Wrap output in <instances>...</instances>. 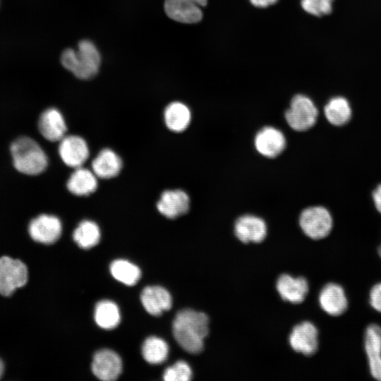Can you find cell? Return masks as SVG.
I'll return each instance as SVG.
<instances>
[{"label": "cell", "instance_id": "obj_1", "mask_svg": "<svg viewBox=\"0 0 381 381\" xmlns=\"http://www.w3.org/2000/svg\"><path fill=\"white\" fill-rule=\"evenodd\" d=\"M172 328L174 337L183 349L190 353H199L209 333V318L202 312L183 309L176 313Z\"/></svg>", "mask_w": 381, "mask_h": 381}, {"label": "cell", "instance_id": "obj_2", "mask_svg": "<svg viewBox=\"0 0 381 381\" xmlns=\"http://www.w3.org/2000/svg\"><path fill=\"white\" fill-rule=\"evenodd\" d=\"M63 66L75 77L87 80L95 77L100 65V55L95 44L87 40L78 43V49H65L61 56Z\"/></svg>", "mask_w": 381, "mask_h": 381}, {"label": "cell", "instance_id": "obj_3", "mask_svg": "<svg viewBox=\"0 0 381 381\" xmlns=\"http://www.w3.org/2000/svg\"><path fill=\"white\" fill-rule=\"evenodd\" d=\"M15 168L28 175H37L47 167V157L33 139L23 136L15 140L10 147Z\"/></svg>", "mask_w": 381, "mask_h": 381}, {"label": "cell", "instance_id": "obj_4", "mask_svg": "<svg viewBox=\"0 0 381 381\" xmlns=\"http://www.w3.org/2000/svg\"><path fill=\"white\" fill-rule=\"evenodd\" d=\"M318 111L313 102L301 94L294 95L284 113L289 126L295 131L303 132L311 128L317 121Z\"/></svg>", "mask_w": 381, "mask_h": 381}, {"label": "cell", "instance_id": "obj_5", "mask_svg": "<svg viewBox=\"0 0 381 381\" xmlns=\"http://www.w3.org/2000/svg\"><path fill=\"white\" fill-rule=\"evenodd\" d=\"M298 223L303 232L315 240L326 237L332 227L331 214L322 206H311L304 209L299 215Z\"/></svg>", "mask_w": 381, "mask_h": 381}, {"label": "cell", "instance_id": "obj_6", "mask_svg": "<svg viewBox=\"0 0 381 381\" xmlns=\"http://www.w3.org/2000/svg\"><path fill=\"white\" fill-rule=\"evenodd\" d=\"M28 279L26 265L20 260L8 256L0 258V294L11 296L25 285Z\"/></svg>", "mask_w": 381, "mask_h": 381}, {"label": "cell", "instance_id": "obj_7", "mask_svg": "<svg viewBox=\"0 0 381 381\" xmlns=\"http://www.w3.org/2000/svg\"><path fill=\"white\" fill-rule=\"evenodd\" d=\"M253 145L261 156L267 159H274L282 155L286 149V138L279 128L266 126L255 133Z\"/></svg>", "mask_w": 381, "mask_h": 381}, {"label": "cell", "instance_id": "obj_8", "mask_svg": "<svg viewBox=\"0 0 381 381\" xmlns=\"http://www.w3.org/2000/svg\"><path fill=\"white\" fill-rule=\"evenodd\" d=\"M207 0H165L164 11L171 19L182 23H196L201 20Z\"/></svg>", "mask_w": 381, "mask_h": 381}, {"label": "cell", "instance_id": "obj_9", "mask_svg": "<svg viewBox=\"0 0 381 381\" xmlns=\"http://www.w3.org/2000/svg\"><path fill=\"white\" fill-rule=\"evenodd\" d=\"M234 234L243 243H258L262 242L267 236V226L262 218L246 214L236 219Z\"/></svg>", "mask_w": 381, "mask_h": 381}, {"label": "cell", "instance_id": "obj_10", "mask_svg": "<svg viewBox=\"0 0 381 381\" xmlns=\"http://www.w3.org/2000/svg\"><path fill=\"white\" fill-rule=\"evenodd\" d=\"M28 231L34 241L44 244H52L61 236L62 225L58 217L50 214H41L30 222Z\"/></svg>", "mask_w": 381, "mask_h": 381}, {"label": "cell", "instance_id": "obj_11", "mask_svg": "<svg viewBox=\"0 0 381 381\" xmlns=\"http://www.w3.org/2000/svg\"><path fill=\"white\" fill-rule=\"evenodd\" d=\"M289 342L295 351L311 356L318 348V331L313 323L303 322L292 329Z\"/></svg>", "mask_w": 381, "mask_h": 381}, {"label": "cell", "instance_id": "obj_12", "mask_svg": "<svg viewBox=\"0 0 381 381\" xmlns=\"http://www.w3.org/2000/svg\"><path fill=\"white\" fill-rule=\"evenodd\" d=\"M91 368L98 379L112 381L120 375L122 361L120 356L114 351L102 349L94 355Z\"/></svg>", "mask_w": 381, "mask_h": 381}, {"label": "cell", "instance_id": "obj_13", "mask_svg": "<svg viewBox=\"0 0 381 381\" xmlns=\"http://www.w3.org/2000/svg\"><path fill=\"white\" fill-rule=\"evenodd\" d=\"M59 155L68 167L78 168L85 162L89 156L86 142L80 136L68 135L60 140Z\"/></svg>", "mask_w": 381, "mask_h": 381}, {"label": "cell", "instance_id": "obj_14", "mask_svg": "<svg viewBox=\"0 0 381 381\" xmlns=\"http://www.w3.org/2000/svg\"><path fill=\"white\" fill-rule=\"evenodd\" d=\"M190 198L181 189L164 191L157 203L158 211L164 217L175 219L186 214L190 209Z\"/></svg>", "mask_w": 381, "mask_h": 381}, {"label": "cell", "instance_id": "obj_15", "mask_svg": "<svg viewBox=\"0 0 381 381\" xmlns=\"http://www.w3.org/2000/svg\"><path fill=\"white\" fill-rule=\"evenodd\" d=\"M276 289L281 298L292 303L303 302L308 292V284L303 277L294 278L289 274L279 276Z\"/></svg>", "mask_w": 381, "mask_h": 381}, {"label": "cell", "instance_id": "obj_16", "mask_svg": "<svg viewBox=\"0 0 381 381\" xmlns=\"http://www.w3.org/2000/svg\"><path fill=\"white\" fill-rule=\"evenodd\" d=\"M140 301L146 311L152 315H159L171 308L172 298L170 293L160 286H148L143 289Z\"/></svg>", "mask_w": 381, "mask_h": 381}, {"label": "cell", "instance_id": "obj_17", "mask_svg": "<svg viewBox=\"0 0 381 381\" xmlns=\"http://www.w3.org/2000/svg\"><path fill=\"white\" fill-rule=\"evenodd\" d=\"M365 349L371 375L381 381V327L379 325L373 324L367 327Z\"/></svg>", "mask_w": 381, "mask_h": 381}, {"label": "cell", "instance_id": "obj_18", "mask_svg": "<svg viewBox=\"0 0 381 381\" xmlns=\"http://www.w3.org/2000/svg\"><path fill=\"white\" fill-rule=\"evenodd\" d=\"M38 128L42 135L47 140L60 141L67 130L64 119L61 112L55 108L46 109L40 115Z\"/></svg>", "mask_w": 381, "mask_h": 381}, {"label": "cell", "instance_id": "obj_19", "mask_svg": "<svg viewBox=\"0 0 381 381\" xmlns=\"http://www.w3.org/2000/svg\"><path fill=\"white\" fill-rule=\"evenodd\" d=\"M321 308L330 315L337 316L344 313L348 302L343 289L336 284H328L321 290L319 296Z\"/></svg>", "mask_w": 381, "mask_h": 381}, {"label": "cell", "instance_id": "obj_20", "mask_svg": "<svg viewBox=\"0 0 381 381\" xmlns=\"http://www.w3.org/2000/svg\"><path fill=\"white\" fill-rule=\"evenodd\" d=\"M95 174L101 179H111L117 176L121 168L122 161L111 149H103L92 162Z\"/></svg>", "mask_w": 381, "mask_h": 381}, {"label": "cell", "instance_id": "obj_21", "mask_svg": "<svg viewBox=\"0 0 381 381\" xmlns=\"http://www.w3.org/2000/svg\"><path fill=\"white\" fill-rule=\"evenodd\" d=\"M164 118L165 124L170 131L181 133L189 126L191 121V112L185 104L180 102H173L165 108Z\"/></svg>", "mask_w": 381, "mask_h": 381}, {"label": "cell", "instance_id": "obj_22", "mask_svg": "<svg viewBox=\"0 0 381 381\" xmlns=\"http://www.w3.org/2000/svg\"><path fill=\"white\" fill-rule=\"evenodd\" d=\"M97 176L94 172L83 168H75L67 181V188L75 195H88L97 187Z\"/></svg>", "mask_w": 381, "mask_h": 381}, {"label": "cell", "instance_id": "obj_23", "mask_svg": "<svg viewBox=\"0 0 381 381\" xmlns=\"http://www.w3.org/2000/svg\"><path fill=\"white\" fill-rule=\"evenodd\" d=\"M95 320L101 328L106 329L115 328L121 320L118 306L109 300L99 301L95 309Z\"/></svg>", "mask_w": 381, "mask_h": 381}, {"label": "cell", "instance_id": "obj_24", "mask_svg": "<svg viewBox=\"0 0 381 381\" xmlns=\"http://www.w3.org/2000/svg\"><path fill=\"white\" fill-rule=\"evenodd\" d=\"M324 112L327 121L334 126L346 123L351 116L349 103L341 97L330 99L324 108Z\"/></svg>", "mask_w": 381, "mask_h": 381}, {"label": "cell", "instance_id": "obj_25", "mask_svg": "<svg viewBox=\"0 0 381 381\" xmlns=\"http://www.w3.org/2000/svg\"><path fill=\"white\" fill-rule=\"evenodd\" d=\"M73 238L78 246L83 249L92 248L99 241V228L92 221H82L75 229Z\"/></svg>", "mask_w": 381, "mask_h": 381}, {"label": "cell", "instance_id": "obj_26", "mask_svg": "<svg viewBox=\"0 0 381 381\" xmlns=\"http://www.w3.org/2000/svg\"><path fill=\"white\" fill-rule=\"evenodd\" d=\"M169 346L162 339L152 336L147 338L142 346L143 358L149 363L159 364L167 358Z\"/></svg>", "mask_w": 381, "mask_h": 381}, {"label": "cell", "instance_id": "obj_27", "mask_svg": "<svg viewBox=\"0 0 381 381\" xmlns=\"http://www.w3.org/2000/svg\"><path fill=\"white\" fill-rule=\"evenodd\" d=\"M110 272L116 280L128 286L135 285L141 276L138 266L123 259L113 261L110 265Z\"/></svg>", "mask_w": 381, "mask_h": 381}, {"label": "cell", "instance_id": "obj_28", "mask_svg": "<svg viewBox=\"0 0 381 381\" xmlns=\"http://www.w3.org/2000/svg\"><path fill=\"white\" fill-rule=\"evenodd\" d=\"M192 375L190 365L183 361H179L165 369L163 379L165 381H188Z\"/></svg>", "mask_w": 381, "mask_h": 381}, {"label": "cell", "instance_id": "obj_29", "mask_svg": "<svg viewBox=\"0 0 381 381\" xmlns=\"http://www.w3.org/2000/svg\"><path fill=\"white\" fill-rule=\"evenodd\" d=\"M333 0H301V4L304 11L315 16H321L332 11Z\"/></svg>", "mask_w": 381, "mask_h": 381}, {"label": "cell", "instance_id": "obj_30", "mask_svg": "<svg viewBox=\"0 0 381 381\" xmlns=\"http://www.w3.org/2000/svg\"><path fill=\"white\" fill-rule=\"evenodd\" d=\"M370 303L372 307L381 313V283L375 284L370 294Z\"/></svg>", "mask_w": 381, "mask_h": 381}, {"label": "cell", "instance_id": "obj_31", "mask_svg": "<svg viewBox=\"0 0 381 381\" xmlns=\"http://www.w3.org/2000/svg\"><path fill=\"white\" fill-rule=\"evenodd\" d=\"M373 198L377 210L381 213V184L374 190Z\"/></svg>", "mask_w": 381, "mask_h": 381}, {"label": "cell", "instance_id": "obj_32", "mask_svg": "<svg viewBox=\"0 0 381 381\" xmlns=\"http://www.w3.org/2000/svg\"><path fill=\"white\" fill-rule=\"evenodd\" d=\"M278 0H250V3L258 8H266L274 4Z\"/></svg>", "mask_w": 381, "mask_h": 381}, {"label": "cell", "instance_id": "obj_33", "mask_svg": "<svg viewBox=\"0 0 381 381\" xmlns=\"http://www.w3.org/2000/svg\"><path fill=\"white\" fill-rule=\"evenodd\" d=\"M4 363H3V361H1V359L0 358V379L2 377L3 373H4Z\"/></svg>", "mask_w": 381, "mask_h": 381}, {"label": "cell", "instance_id": "obj_34", "mask_svg": "<svg viewBox=\"0 0 381 381\" xmlns=\"http://www.w3.org/2000/svg\"><path fill=\"white\" fill-rule=\"evenodd\" d=\"M378 253H379L380 256L381 257V246H380V248L378 249Z\"/></svg>", "mask_w": 381, "mask_h": 381}]
</instances>
